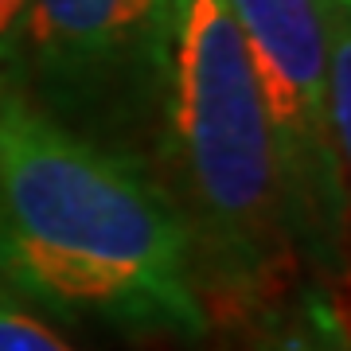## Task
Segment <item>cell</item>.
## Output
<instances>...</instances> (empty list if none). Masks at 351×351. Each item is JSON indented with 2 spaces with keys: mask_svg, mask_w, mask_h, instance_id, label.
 Masks as SVG:
<instances>
[{
  "mask_svg": "<svg viewBox=\"0 0 351 351\" xmlns=\"http://www.w3.org/2000/svg\"><path fill=\"white\" fill-rule=\"evenodd\" d=\"M0 277L27 301L125 336L199 339L195 246L149 160L0 86Z\"/></svg>",
  "mask_w": 351,
  "mask_h": 351,
  "instance_id": "obj_1",
  "label": "cell"
},
{
  "mask_svg": "<svg viewBox=\"0 0 351 351\" xmlns=\"http://www.w3.org/2000/svg\"><path fill=\"white\" fill-rule=\"evenodd\" d=\"M149 168L226 304L277 293L293 258L285 188L242 32L226 0H172Z\"/></svg>",
  "mask_w": 351,
  "mask_h": 351,
  "instance_id": "obj_2",
  "label": "cell"
},
{
  "mask_svg": "<svg viewBox=\"0 0 351 351\" xmlns=\"http://www.w3.org/2000/svg\"><path fill=\"white\" fill-rule=\"evenodd\" d=\"M168 12L172 0H27L20 90L78 133L137 152L133 137H152Z\"/></svg>",
  "mask_w": 351,
  "mask_h": 351,
  "instance_id": "obj_3",
  "label": "cell"
},
{
  "mask_svg": "<svg viewBox=\"0 0 351 351\" xmlns=\"http://www.w3.org/2000/svg\"><path fill=\"white\" fill-rule=\"evenodd\" d=\"M274 129L293 242L332 262L348 219V160L328 133V36L348 0H226Z\"/></svg>",
  "mask_w": 351,
  "mask_h": 351,
  "instance_id": "obj_4",
  "label": "cell"
},
{
  "mask_svg": "<svg viewBox=\"0 0 351 351\" xmlns=\"http://www.w3.org/2000/svg\"><path fill=\"white\" fill-rule=\"evenodd\" d=\"M262 351H351L348 320L332 293H304L265 320Z\"/></svg>",
  "mask_w": 351,
  "mask_h": 351,
  "instance_id": "obj_5",
  "label": "cell"
},
{
  "mask_svg": "<svg viewBox=\"0 0 351 351\" xmlns=\"http://www.w3.org/2000/svg\"><path fill=\"white\" fill-rule=\"evenodd\" d=\"M0 351H78L47 320L27 313L24 304L0 297Z\"/></svg>",
  "mask_w": 351,
  "mask_h": 351,
  "instance_id": "obj_6",
  "label": "cell"
},
{
  "mask_svg": "<svg viewBox=\"0 0 351 351\" xmlns=\"http://www.w3.org/2000/svg\"><path fill=\"white\" fill-rule=\"evenodd\" d=\"M27 0H0V86H20Z\"/></svg>",
  "mask_w": 351,
  "mask_h": 351,
  "instance_id": "obj_7",
  "label": "cell"
}]
</instances>
